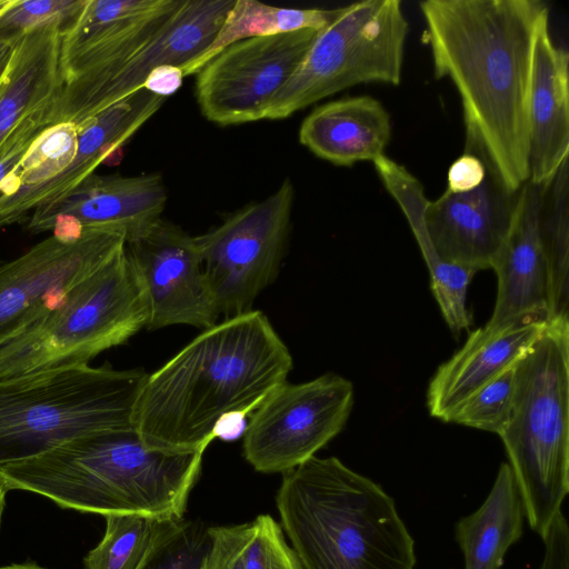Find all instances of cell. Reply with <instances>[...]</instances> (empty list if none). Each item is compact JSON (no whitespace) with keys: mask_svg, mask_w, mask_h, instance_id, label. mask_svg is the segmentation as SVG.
<instances>
[{"mask_svg":"<svg viewBox=\"0 0 569 569\" xmlns=\"http://www.w3.org/2000/svg\"><path fill=\"white\" fill-rule=\"evenodd\" d=\"M435 77L456 86L473 127L511 188L529 180V98L540 0H425Z\"/></svg>","mask_w":569,"mask_h":569,"instance_id":"6da1fadb","label":"cell"},{"mask_svg":"<svg viewBox=\"0 0 569 569\" xmlns=\"http://www.w3.org/2000/svg\"><path fill=\"white\" fill-rule=\"evenodd\" d=\"M292 366L288 347L263 312L226 318L147 376L134 429L151 449L206 450L224 418L250 416L287 381Z\"/></svg>","mask_w":569,"mask_h":569,"instance_id":"7a4b0ae2","label":"cell"},{"mask_svg":"<svg viewBox=\"0 0 569 569\" xmlns=\"http://www.w3.org/2000/svg\"><path fill=\"white\" fill-rule=\"evenodd\" d=\"M206 450L166 452L136 429L74 438L33 458L0 467L7 490L33 492L63 509L181 519Z\"/></svg>","mask_w":569,"mask_h":569,"instance_id":"3957f363","label":"cell"},{"mask_svg":"<svg viewBox=\"0 0 569 569\" xmlns=\"http://www.w3.org/2000/svg\"><path fill=\"white\" fill-rule=\"evenodd\" d=\"M276 505L303 569H413L415 540L380 485L336 457L282 473Z\"/></svg>","mask_w":569,"mask_h":569,"instance_id":"277c9868","label":"cell"},{"mask_svg":"<svg viewBox=\"0 0 569 569\" xmlns=\"http://www.w3.org/2000/svg\"><path fill=\"white\" fill-rule=\"evenodd\" d=\"M499 436L528 525L542 539L569 493V319L552 320L518 359Z\"/></svg>","mask_w":569,"mask_h":569,"instance_id":"5b68a950","label":"cell"},{"mask_svg":"<svg viewBox=\"0 0 569 569\" xmlns=\"http://www.w3.org/2000/svg\"><path fill=\"white\" fill-rule=\"evenodd\" d=\"M147 376L83 365L0 380V467L86 435L133 429Z\"/></svg>","mask_w":569,"mask_h":569,"instance_id":"8992f818","label":"cell"},{"mask_svg":"<svg viewBox=\"0 0 569 569\" xmlns=\"http://www.w3.org/2000/svg\"><path fill=\"white\" fill-rule=\"evenodd\" d=\"M148 319L142 288L123 247L58 307L0 343V380L89 365L147 328Z\"/></svg>","mask_w":569,"mask_h":569,"instance_id":"52a82bcc","label":"cell"},{"mask_svg":"<svg viewBox=\"0 0 569 569\" xmlns=\"http://www.w3.org/2000/svg\"><path fill=\"white\" fill-rule=\"evenodd\" d=\"M409 23L399 0L341 7L271 100L264 119L279 120L359 83L401 82Z\"/></svg>","mask_w":569,"mask_h":569,"instance_id":"ba28073f","label":"cell"},{"mask_svg":"<svg viewBox=\"0 0 569 569\" xmlns=\"http://www.w3.org/2000/svg\"><path fill=\"white\" fill-rule=\"evenodd\" d=\"M295 188L286 178L266 199L228 216L194 237L204 276L226 318L252 311L258 296L277 278L286 252Z\"/></svg>","mask_w":569,"mask_h":569,"instance_id":"9c48e42d","label":"cell"},{"mask_svg":"<svg viewBox=\"0 0 569 569\" xmlns=\"http://www.w3.org/2000/svg\"><path fill=\"white\" fill-rule=\"evenodd\" d=\"M352 406L353 386L337 373L302 383L284 381L249 416L243 457L259 472L292 470L343 429Z\"/></svg>","mask_w":569,"mask_h":569,"instance_id":"30bf717a","label":"cell"},{"mask_svg":"<svg viewBox=\"0 0 569 569\" xmlns=\"http://www.w3.org/2000/svg\"><path fill=\"white\" fill-rule=\"evenodd\" d=\"M320 31L256 37L221 50L197 73L202 116L219 126L264 119L274 96L292 77Z\"/></svg>","mask_w":569,"mask_h":569,"instance_id":"8fae6325","label":"cell"},{"mask_svg":"<svg viewBox=\"0 0 569 569\" xmlns=\"http://www.w3.org/2000/svg\"><path fill=\"white\" fill-rule=\"evenodd\" d=\"M124 243L120 231L89 228L74 239L51 234L18 258L0 262V343L58 307Z\"/></svg>","mask_w":569,"mask_h":569,"instance_id":"7c38bea8","label":"cell"},{"mask_svg":"<svg viewBox=\"0 0 569 569\" xmlns=\"http://www.w3.org/2000/svg\"><path fill=\"white\" fill-rule=\"evenodd\" d=\"M182 0H87L73 27L61 36L63 87L52 104L102 84L161 29Z\"/></svg>","mask_w":569,"mask_h":569,"instance_id":"4fadbf2b","label":"cell"},{"mask_svg":"<svg viewBox=\"0 0 569 569\" xmlns=\"http://www.w3.org/2000/svg\"><path fill=\"white\" fill-rule=\"evenodd\" d=\"M124 250L146 299L147 329L187 325L204 330L218 322L194 237L161 218L126 241Z\"/></svg>","mask_w":569,"mask_h":569,"instance_id":"5bb4252c","label":"cell"},{"mask_svg":"<svg viewBox=\"0 0 569 569\" xmlns=\"http://www.w3.org/2000/svg\"><path fill=\"white\" fill-rule=\"evenodd\" d=\"M486 174L472 190L445 191L428 201L423 219L430 243L446 262L473 271L492 269L521 203L522 187L511 188L485 151Z\"/></svg>","mask_w":569,"mask_h":569,"instance_id":"9a60e30c","label":"cell"},{"mask_svg":"<svg viewBox=\"0 0 569 569\" xmlns=\"http://www.w3.org/2000/svg\"><path fill=\"white\" fill-rule=\"evenodd\" d=\"M234 0H182L154 37L117 73L89 92L47 109L48 127L77 128L100 111L140 90L148 74L161 66L180 69L212 42Z\"/></svg>","mask_w":569,"mask_h":569,"instance_id":"2e32d148","label":"cell"},{"mask_svg":"<svg viewBox=\"0 0 569 569\" xmlns=\"http://www.w3.org/2000/svg\"><path fill=\"white\" fill-rule=\"evenodd\" d=\"M167 188L160 173L124 177L91 174L59 200L37 208L27 220L32 233L74 239L84 229L120 231L129 241L159 219Z\"/></svg>","mask_w":569,"mask_h":569,"instance_id":"e0dca14e","label":"cell"},{"mask_svg":"<svg viewBox=\"0 0 569 569\" xmlns=\"http://www.w3.org/2000/svg\"><path fill=\"white\" fill-rule=\"evenodd\" d=\"M166 97L141 88L100 111L78 127V144L71 163L46 184L0 203V228L27 221L37 208L73 190L119 151L161 108Z\"/></svg>","mask_w":569,"mask_h":569,"instance_id":"ac0fdd59","label":"cell"},{"mask_svg":"<svg viewBox=\"0 0 569 569\" xmlns=\"http://www.w3.org/2000/svg\"><path fill=\"white\" fill-rule=\"evenodd\" d=\"M531 315L502 327L472 331L463 347L432 377L427 405L432 417L450 422L459 407L483 385L511 367L551 322Z\"/></svg>","mask_w":569,"mask_h":569,"instance_id":"d6986e66","label":"cell"},{"mask_svg":"<svg viewBox=\"0 0 569 569\" xmlns=\"http://www.w3.org/2000/svg\"><path fill=\"white\" fill-rule=\"evenodd\" d=\"M569 53L556 46L549 18L539 27L529 98V181L546 182L569 158Z\"/></svg>","mask_w":569,"mask_h":569,"instance_id":"ffe728a7","label":"cell"},{"mask_svg":"<svg viewBox=\"0 0 569 569\" xmlns=\"http://www.w3.org/2000/svg\"><path fill=\"white\" fill-rule=\"evenodd\" d=\"M541 184L529 180L522 187L518 217L492 269L498 290L488 328L502 327L531 315L550 320L549 287L546 263L538 237L537 219Z\"/></svg>","mask_w":569,"mask_h":569,"instance_id":"44dd1931","label":"cell"},{"mask_svg":"<svg viewBox=\"0 0 569 569\" xmlns=\"http://www.w3.org/2000/svg\"><path fill=\"white\" fill-rule=\"evenodd\" d=\"M391 118L370 96L332 100L315 108L301 122L299 141L315 156L340 167L385 156Z\"/></svg>","mask_w":569,"mask_h":569,"instance_id":"7402d4cb","label":"cell"},{"mask_svg":"<svg viewBox=\"0 0 569 569\" xmlns=\"http://www.w3.org/2000/svg\"><path fill=\"white\" fill-rule=\"evenodd\" d=\"M61 22H49L16 42L0 79V144L26 117L48 108L63 87Z\"/></svg>","mask_w":569,"mask_h":569,"instance_id":"603a6c76","label":"cell"},{"mask_svg":"<svg viewBox=\"0 0 569 569\" xmlns=\"http://www.w3.org/2000/svg\"><path fill=\"white\" fill-rule=\"evenodd\" d=\"M525 509L512 470L502 462L483 503L455 526L465 569H501L523 533Z\"/></svg>","mask_w":569,"mask_h":569,"instance_id":"cb8c5ba5","label":"cell"},{"mask_svg":"<svg viewBox=\"0 0 569 569\" xmlns=\"http://www.w3.org/2000/svg\"><path fill=\"white\" fill-rule=\"evenodd\" d=\"M340 10L282 8L257 0H234L209 47L181 68L183 77L198 73L221 50L241 40L303 29L321 31L336 19Z\"/></svg>","mask_w":569,"mask_h":569,"instance_id":"d4e9b609","label":"cell"},{"mask_svg":"<svg viewBox=\"0 0 569 569\" xmlns=\"http://www.w3.org/2000/svg\"><path fill=\"white\" fill-rule=\"evenodd\" d=\"M569 158L542 183L537 229L546 263L550 317L569 312Z\"/></svg>","mask_w":569,"mask_h":569,"instance_id":"484cf974","label":"cell"},{"mask_svg":"<svg viewBox=\"0 0 569 569\" xmlns=\"http://www.w3.org/2000/svg\"><path fill=\"white\" fill-rule=\"evenodd\" d=\"M77 144L78 129L74 124L58 123L47 127L0 186V203L39 188L57 177L71 163Z\"/></svg>","mask_w":569,"mask_h":569,"instance_id":"4316f807","label":"cell"},{"mask_svg":"<svg viewBox=\"0 0 569 569\" xmlns=\"http://www.w3.org/2000/svg\"><path fill=\"white\" fill-rule=\"evenodd\" d=\"M208 527L187 519L156 520L137 569H203L210 550Z\"/></svg>","mask_w":569,"mask_h":569,"instance_id":"83f0119b","label":"cell"},{"mask_svg":"<svg viewBox=\"0 0 569 569\" xmlns=\"http://www.w3.org/2000/svg\"><path fill=\"white\" fill-rule=\"evenodd\" d=\"M100 542L83 558L86 569H137L150 543L154 519L108 515Z\"/></svg>","mask_w":569,"mask_h":569,"instance_id":"f1b7e54d","label":"cell"},{"mask_svg":"<svg viewBox=\"0 0 569 569\" xmlns=\"http://www.w3.org/2000/svg\"><path fill=\"white\" fill-rule=\"evenodd\" d=\"M420 250L429 270L431 290L441 313L450 330L458 335L471 325V316L467 309V291L476 271L443 261L432 247Z\"/></svg>","mask_w":569,"mask_h":569,"instance_id":"f546056e","label":"cell"},{"mask_svg":"<svg viewBox=\"0 0 569 569\" xmlns=\"http://www.w3.org/2000/svg\"><path fill=\"white\" fill-rule=\"evenodd\" d=\"M516 363L472 393L455 412L450 422L499 435L512 403Z\"/></svg>","mask_w":569,"mask_h":569,"instance_id":"4dcf8cb0","label":"cell"},{"mask_svg":"<svg viewBox=\"0 0 569 569\" xmlns=\"http://www.w3.org/2000/svg\"><path fill=\"white\" fill-rule=\"evenodd\" d=\"M86 2L87 0H16L0 18V43L14 46L28 32L49 22H61L66 33L76 23Z\"/></svg>","mask_w":569,"mask_h":569,"instance_id":"1f68e13d","label":"cell"},{"mask_svg":"<svg viewBox=\"0 0 569 569\" xmlns=\"http://www.w3.org/2000/svg\"><path fill=\"white\" fill-rule=\"evenodd\" d=\"M243 563L244 569H303L287 543L282 527L269 515H259L251 521Z\"/></svg>","mask_w":569,"mask_h":569,"instance_id":"d6a6232c","label":"cell"},{"mask_svg":"<svg viewBox=\"0 0 569 569\" xmlns=\"http://www.w3.org/2000/svg\"><path fill=\"white\" fill-rule=\"evenodd\" d=\"M211 546L203 569H244L243 551L251 522L208 527Z\"/></svg>","mask_w":569,"mask_h":569,"instance_id":"836d02e7","label":"cell"},{"mask_svg":"<svg viewBox=\"0 0 569 569\" xmlns=\"http://www.w3.org/2000/svg\"><path fill=\"white\" fill-rule=\"evenodd\" d=\"M47 109L26 117L0 144V186L18 167L34 140L48 127Z\"/></svg>","mask_w":569,"mask_h":569,"instance_id":"e575fe53","label":"cell"},{"mask_svg":"<svg viewBox=\"0 0 569 569\" xmlns=\"http://www.w3.org/2000/svg\"><path fill=\"white\" fill-rule=\"evenodd\" d=\"M545 552L539 569H569V527L562 511L542 538Z\"/></svg>","mask_w":569,"mask_h":569,"instance_id":"d590c367","label":"cell"},{"mask_svg":"<svg viewBox=\"0 0 569 569\" xmlns=\"http://www.w3.org/2000/svg\"><path fill=\"white\" fill-rule=\"evenodd\" d=\"M183 78L179 67L161 66L148 74L142 88L167 98L182 86Z\"/></svg>","mask_w":569,"mask_h":569,"instance_id":"8d00e7d4","label":"cell"},{"mask_svg":"<svg viewBox=\"0 0 569 569\" xmlns=\"http://www.w3.org/2000/svg\"><path fill=\"white\" fill-rule=\"evenodd\" d=\"M13 47L14 46H11V44L0 43V79L3 76V73L9 64V61L12 56Z\"/></svg>","mask_w":569,"mask_h":569,"instance_id":"74e56055","label":"cell"},{"mask_svg":"<svg viewBox=\"0 0 569 569\" xmlns=\"http://www.w3.org/2000/svg\"><path fill=\"white\" fill-rule=\"evenodd\" d=\"M0 569H46L32 562L26 563H13L9 566L0 567Z\"/></svg>","mask_w":569,"mask_h":569,"instance_id":"f35d334b","label":"cell"},{"mask_svg":"<svg viewBox=\"0 0 569 569\" xmlns=\"http://www.w3.org/2000/svg\"><path fill=\"white\" fill-rule=\"evenodd\" d=\"M7 492H8V490L0 479V527H1V520H2L3 509H4V500H6Z\"/></svg>","mask_w":569,"mask_h":569,"instance_id":"ab89813d","label":"cell"},{"mask_svg":"<svg viewBox=\"0 0 569 569\" xmlns=\"http://www.w3.org/2000/svg\"><path fill=\"white\" fill-rule=\"evenodd\" d=\"M16 0H0V18L14 4Z\"/></svg>","mask_w":569,"mask_h":569,"instance_id":"60d3db41","label":"cell"}]
</instances>
